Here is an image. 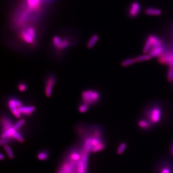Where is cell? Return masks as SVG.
<instances>
[{
    "label": "cell",
    "instance_id": "cell-1",
    "mask_svg": "<svg viewBox=\"0 0 173 173\" xmlns=\"http://www.w3.org/2000/svg\"><path fill=\"white\" fill-rule=\"evenodd\" d=\"M162 109L159 105L155 104L147 108L144 112L145 118L150 122L153 125L157 124L161 120Z\"/></svg>",
    "mask_w": 173,
    "mask_h": 173
},
{
    "label": "cell",
    "instance_id": "cell-2",
    "mask_svg": "<svg viewBox=\"0 0 173 173\" xmlns=\"http://www.w3.org/2000/svg\"><path fill=\"white\" fill-rule=\"evenodd\" d=\"M162 40L154 34H150L147 36L143 49V52L145 54H148L152 48L160 46L163 45Z\"/></svg>",
    "mask_w": 173,
    "mask_h": 173
},
{
    "label": "cell",
    "instance_id": "cell-3",
    "mask_svg": "<svg viewBox=\"0 0 173 173\" xmlns=\"http://www.w3.org/2000/svg\"><path fill=\"white\" fill-rule=\"evenodd\" d=\"M82 98L83 103L90 105L96 103L99 101L100 94L97 91L89 90L83 92Z\"/></svg>",
    "mask_w": 173,
    "mask_h": 173
},
{
    "label": "cell",
    "instance_id": "cell-4",
    "mask_svg": "<svg viewBox=\"0 0 173 173\" xmlns=\"http://www.w3.org/2000/svg\"><path fill=\"white\" fill-rule=\"evenodd\" d=\"M154 173H173V162L162 160L157 163L154 167Z\"/></svg>",
    "mask_w": 173,
    "mask_h": 173
},
{
    "label": "cell",
    "instance_id": "cell-5",
    "mask_svg": "<svg viewBox=\"0 0 173 173\" xmlns=\"http://www.w3.org/2000/svg\"><path fill=\"white\" fill-rule=\"evenodd\" d=\"M20 37L24 42L30 44H32L34 43L35 40L36 38L35 30L32 27H27L21 32Z\"/></svg>",
    "mask_w": 173,
    "mask_h": 173
},
{
    "label": "cell",
    "instance_id": "cell-6",
    "mask_svg": "<svg viewBox=\"0 0 173 173\" xmlns=\"http://www.w3.org/2000/svg\"><path fill=\"white\" fill-rule=\"evenodd\" d=\"M141 12V6L137 1L132 2L127 8V15L131 19H136Z\"/></svg>",
    "mask_w": 173,
    "mask_h": 173
},
{
    "label": "cell",
    "instance_id": "cell-7",
    "mask_svg": "<svg viewBox=\"0 0 173 173\" xmlns=\"http://www.w3.org/2000/svg\"><path fill=\"white\" fill-rule=\"evenodd\" d=\"M158 62L162 65H166L173 67V47L167 49L162 56L158 58Z\"/></svg>",
    "mask_w": 173,
    "mask_h": 173
},
{
    "label": "cell",
    "instance_id": "cell-8",
    "mask_svg": "<svg viewBox=\"0 0 173 173\" xmlns=\"http://www.w3.org/2000/svg\"><path fill=\"white\" fill-rule=\"evenodd\" d=\"M9 108L12 114L17 118L20 117L22 114L19 110V108L22 106L21 102L16 99H12L8 101V103Z\"/></svg>",
    "mask_w": 173,
    "mask_h": 173
},
{
    "label": "cell",
    "instance_id": "cell-9",
    "mask_svg": "<svg viewBox=\"0 0 173 173\" xmlns=\"http://www.w3.org/2000/svg\"><path fill=\"white\" fill-rule=\"evenodd\" d=\"M167 48L164 44L160 46L152 48L148 53L150 58H159L165 53Z\"/></svg>",
    "mask_w": 173,
    "mask_h": 173
},
{
    "label": "cell",
    "instance_id": "cell-10",
    "mask_svg": "<svg viewBox=\"0 0 173 173\" xmlns=\"http://www.w3.org/2000/svg\"><path fill=\"white\" fill-rule=\"evenodd\" d=\"M55 82V78L54 76H50L47 79L46 83L45 93L47 97H51L52 93V90L53 89Z\"/></svg>",
    "mask_w": 173,
    "mask_h": 173
},
{
    "label": "cell",
    "instance_id": "cell-11",
    "mask_svg": "<svg viewBox=\"0 0 173 173\" xmlns=\"http://www.w3.org/2000/svg\"><path fill=\"white\" fill-rule=\"evenodd\" d=\"M1 125L2 133L14 127L15 124H13V122L11 119L8 117H3L1 119Z\"/></svg>",
    "mask_w": 173,
    "mask_h": 173
},
{
    "label": "cell",
    "instance_id": "cell-12",
    "mask_svg": "<svg viewBox=\"0 0 173 173\" xmlns=\"http://www.w3.org/2000/svg\"><path fill=\"white\" fill-rule=\"evenodd\" d=\"M137 124L138 127L143 130H149L153 126V124L146 118L139 119L137 122Z\"/></svg>",
    "mask_w": 173,
    "mask_h": 173
},
{
    "label": "cell",
    "instance_id": "cell-13",
    "mask_svg": "<svg viewBox=\"0 0 173 173\" xmlns=\"http://www.w3.org/2000/svg\"><path fill=\"white\" fill-rule=\"evenodd\" d=\"M81 150L79 151L77 150H71L70 153H69V154L68 155L66 159L74 162H78L81 160Z\"/></svg>",
    "mask_w": 173,
    "mask_h": 173
},
{
    "label": "cell",
    "instance_id": "cell-14",
    "mask_svg": "<svg viewBox=\"0 0 173 173\" xmlns=\"http://www.w3.org/2000/svg\"><path fill=\"white\" fill-rule=\"evenodd\" d=\"M145 14L148 15H153V16H158L161 15V10L158 8L154 7H147L145 9Z\"/></svg>",
    "mask_w": 173,
    "mask_h": 173
},
{
    "label": "cell",
    "instance_id": "cell-15",
    "mask_svg": "<svg viewBox=\"0 0 173 173\" xmlns=\"http://www.w3.org/2000/svg\"><path fill=\"white\" fill-rule=\"evenodd\" d=\"M21 114L25 116H30L35 110V108L32 106H21L19 108Z\"/></svg>",
    "mask_w": 173,
    "mask_h": 173
},
{
    "label": "cell",
    "instance_id": "cell-16",
    "mask_svg": "<svg viewBox=\"0 0 173 173\" xmlns=\"http://www.w3.org/2000/svg\"><path fill=\"white\" fill-rule=\"evenodd\" d=\"M99 37L97 35H94L91 37L89 42L87 43V47L89 49L92 48L98 40Z\"/></svg>",
    "mask_w": 173,
    "mask_h": 173
},
{
    "label": "cell",
    "instance_id": "cell-17",
    "mask_svg": "<svg viewBox=\"0 0 173 173\" xmlns=\"http://www.w3.org/2000/svg\"><path fill=\"white\" fill-rule=\"evenodd\" d=\"M49 153L45 150H42L38 153L37 154V158L40 161H45L49 158Z\"/></svg>",
    "mask_w": 173,
    "mask_h": 173
},
{
    "label": "cell",
    "instance_id": "cell-18",
    "mask_svg": "<svg viewBox=\"0 0 173 173\" xmlns=\"http://www.w3.org/2000/svg\"><path fill=\"white\" fill-rule=\"evenodd\" d=\"M70 44V41L67 39H63L61 40L60 44L59 46L57 48L58 50H63L66 49L68 47Z\"/></svg>",
    "mask_w": 173,
    "mask_h": 173
},
{
    "label": "cell",
    "instance_id": "cell-19",
    "mask_svg": "<svg viewBox=\"0 0 173 173\" xmlns=\"http://www.w3.org/2000/svg\"><path fill=\"white\" fill-rule=\"evenodd\" d=\"M150 59H151V58H150V55L147 54H143V55H140V56H137L135 58L136 63L150 60Z\"/></svg>",
    "mask_w": 173,
    "mask_h": 173
},
{
    "label": "cell",
    "instance_id": "cell-20",
    "mask_svg": "<svg viewBox=\"0 0 173 173\" xmlns=\"http://www.w3.org/2000/svg\"><path fill=\"white\" fill-rule=\"evenodd\" d=\"M106 147V143L105 141H103L100 143L98 145L95 146L92 149V152L94 153H97L98 151L103 150Z\"/></svg>",
    "mask_w": 173,
    "mask_h": 173
},
{
    "label": "cell",
    "instance_id": "cell-21",
    "mask_svg": "<svg viewBox=\"0 0 173 173\" xmlns=\"http://www.w3.org/2000/svg\"><path fill=\"white\" fill-rule=\"evenodd\" d=\"M136 63V62L135 58H130L126 59L123 61L122 63H121V65H122V66H123V67H125V66L131 65H133V64Z\"/></svg>",
    "mask_w": 173,
    "mask_h": 173
},
{
    "label": "cell",
    "instance_id": "cell-22",
    "mask_svg": "<svg viewBox=\"0 0 173 173\" xmlns=\"http://www.w3.org/2000/svg\"><path fill=\"white\" fill-rule=\"evenodd\" d=\"M127 143L125 142H122L119 144L117 149V153L119 155L122 154L125 150L127 148Z\"/></svg>",
    "mask_w": 173,
    "mask_h": 173
},
{
    "label": "cell",
    "instance_id": "cell-23",
    "mask_svg": "<svg viewBox=\"0 0 173 173\" xmlns=\"http://www.w3.org/2000/svg\"><path fill=\"white\" fill-rule=\"evenodd\" d=\"M12 137L15 140H16L19 142L22 143L24 142V138L18 132V131H15L13 134Z\"/></svg>",
    "mask_w": 173,
    "mask_h": 173
},
{
    "label": "cell",
    "instance_id": "cell-24",
    "mask_svg": "<svg viewBox=\"0 0 173 173\" xmlns=\"http://www.w3.org/2000/svg\"><path fill=\"white\" fill-rule=\"evenodd\" d=\"M4 148L5 150H6V152L8 156V157L10 159H12L14 158V153H13V151H12L10 146L7 144V145H4Z\"/></svg>",
    "mask_w": 173,
    "mask_h": 173
},
{
    "label": "cell",
    "instance_id": "cell-25",
    "mask_svg": "<svg viewBox=\"0 0 173 173\" xmlns=\"http://www.w3.org/2000/svg\"><path fill=\"white\" fill-rule=\"evenodd\" d=\"M167 79L169 82L173 81V67H169L168 70L167 72Z\"/></svg>",
    "mask_w": 173,
    "mask_h": 173
},
{
    "label": "cell",
    "instance_id": "cell-26",
    "mask_svg": "<svg viewBox=\"0 0 173 173\" xmlns=\"http://www.w3.org/2000/svg\"><path fill=\"white\" fill-rule=\"evenodd\" d=\"M25 122H26V121L24 119H21L19 121H18L15 124L14 128L15 130L18 131L19 129H20L21 127L25 124Z\"/></svg>",
    "mask_w": 173,
    "mask_h": 173
},
{
    "label": "cell",
    "instance_id": "cell-27",
    "mask_svg": "<svg viewBox=\"0 0 173 173\" xmlns=\"http://www.w3.org/2000/svg\"><path fill=\"white\" fill-rule=\"evenodd\" d=\"M89 106V105H88V104L84 103H83V104H81V105H80V106L78 107L79 111L80 112H81V113L85 112H86L88 110Z\"/></svg>",
    "mask_w": 173,
    "mask_h": 173
},
{
    "label": "cell",
    "instance_id": "cell-28",
    "mask_svg": "<svg viewBox=\"0 0 173 173\" xmlns=\"http://www.w3.org/2000/svg\"><path fill=\"white\" fill-rule=\"evenodd\" d=\"M61 41V39L58 36H54L53 40V45L56 48H57L59 45L60 44Z\"/></svg>",
    "mask_w": 173,
    "mask_h": 173
},
{
    "label": "cell",
    "instance_id": "cell-29",
    "mask_svg": "<svg viewBox=\"0 0 173 173\" xmlns=\"http://www.w3.org/2000/svg\"><path fill=\"white\" fill-rule=\"evenodd\" d=\"M18 88L20 91L23 92V91H25L27 89V85L24 83H21L19 85Z\"/></svg>",
    "mask_w": 173,
    "mask_h": 173
},
{
    "label": "cell",
    "instance_id": "cell-30",
    "mask_svg": "<svg viewBox=\"0 0 173 173\" xmlns=\"http://www.w3.org/2000/svg\"><path fill=\"white\" fill-rule=\"evenodd\" d=\"M170 154L173 157V142L172 143V145H171V147H170Z\"/></svg>",
    "mask_w": 173,
    "mask_h": 173
},
{
    "label": "cell",
    "instance_id": "cell-31",
    "mask_svg": "<svg viewBox=\"0 0 173 173\" xmlns=\"http://www.w3.org/2000/svg\"><path fill=\"white\" fill-rule=\"evenodd\" d=\"M4 155L2 154H0V159L1 160H4Z\"/></svg>",
    "mask_w": 173,
    "mask_h": 173
},
{
    "label": "cell",
    "instance_id": "cell-32",
    "mask_svg": "<svg viewBox=\"0 0 173 173\" xmlns=\"http://www.w3.org/2000/svg\"><path fill=\"white\" fill-rule=\"evenodd\" d=\"M57 173H62V172H61V171H60L59 170V171Z\"/></svg>",
    "mask_w": 173,
    "mask_h": 173
}]
</instances>
